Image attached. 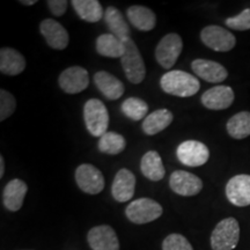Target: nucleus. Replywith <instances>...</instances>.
I'll return each instance as SVG.
<instances>
[{"instance_id": "nucleus-18", "label": "nucleus", "mask_w": 250, "mask_h": 250, "mask_svg": "<svg viewBox=\"0 0 250 250\" xmlns=\"http://www.w3.org/2000/svg\"><path fill=\"white\" fill-rule=\"evenodd\" d=\"M27 191L28 187L22 180H11L6 184L2 191V204L8 211H19L22 208Z\"/></svg>"}, {"instance_id": "nucleus-20", "label": "nucleus", "mask_w": 250, "mask_h": 250, "mask_svg": "<svg viewBox=\"0 0 250 250\" xmlns=\"http://www.w3.org/2000/svg\"><path fill=\"white\" fill-rule=\"evenodd\" d=\"M26 68V59L18 50L2 48L0 50V72L6 76H18Z\"/></svg>"}, {"instance_id": "nucleus-5", "label": "nucleus", "mask_w": 250, "mask_h": 250, "mask_svg": "<svg viewBox=\"0 0 250 250\" xmlns=\"http://www.w3.org/2000/svg\"><path fill=\"white\" fill-rule=\"evenodd\" d=\"M162 206L151 198H139L131 202L125 208V214L131 223L144 225L152 223L162 215Z\"/></svg>"}, {"instance_id": "nucleus-30", "label": "nucleus", "mask_w": 250, "mask_h": 250, "mask_svg": "<svg viewBox=\"0 0 250 250\" xmlns=\"http://www.w3.org/2000/svg\"><path fill=\"white\" fill-rule=\"evenodd\" d=\"M17 109V100L8 90H0V121L7 120Z\"/></svg>"}, {"instance_id": "nucleus-25", "label": "nucleus", "mask_w": 250, "mask_h": 250, "mask_svg": "<svg viewBox=\"0 0 250 250\" xmlns=\"http://www.w3.org/2000/svg\"><path fill=\"white\" fill-rule=\"evenodd\" d=\"M71 4L79 18L87 22H99L104 17V11L98 0H72Z\"/></svg>"}, {"instance_id": "nucleus-9", "label": "nucleus", "mask_w": 250, "mask_h": 250, "mask_svg": "<svg viewBox=\"0 0 250 250\" xmlns=\"http://www.w3.org/2000/svg\"><path fill=\"white\" fill-rule=\"evenodd\" d=\"M76 182L80 190L88 195H98L104 189V177L95 166L83 164L76 170Z\"/></svg>"}, {"instance_id": "nucleus-27", "label": "nucleus", "mask_w": 250, "mask_h": 250, "mask_svg": "<svg viewBox=\"0 0 250 250\" xmlns=\"http://www.w3.org/2000/svg\"><path fill=\"white\" fill-rule=\"evenodd\" d=\"M228 134L234 139H245L250 136V112H237L226 124Z\"/></svg>"}, {"instance_id": "nucleus-10", "label": "nucleus", "mask_w": 250, "mask_h": 250, "mask_svg": "<svg viewBox=\"0 0 250 250\" xmlns=\"http://www.w3.org/2000/svg\"><path fill=\"white\" fill-rule=\"evenodd\" d=\"M58 83L62 92L67 94H79L89 85V76L86 68L81 66L67 67L61 73Z\"/></svg>"}, {"instance_id": "nucleus-8", "label": "nucleus", "mask_w": 250, "mask_h": 250, "mask_svg": "<svg viewBox=\"0 0 250 250\" xmlns=\"http://www.w3.org/2000/svg\"><path fill=\"white\" fill-rule=\"evenodd\" d=\"M201 40L208 48L218 52L230 51L236 44V39L232 33L215 24L205 27L201 31Z\"/></svg>"}, {"instance_id": "nucleus-11", "label": "nucleus", "mask_w": 250, "mask_h": 250, "mask_svg": "<svg viewBox=\"0 0 250 250\" xmlns=\"http://www.w3.org/2000/svg\"><path fill=\"white\" fill-rule=\"evenodd\" d=\"M169 187L177 195L191 197L202 191L203 181L189 171L175 170L169 177Z\"/></svg>"}, {"instance_id": "nucleus-28", "label": "nucleus", "mask_w": 250, "mask_h": 250, "mask_svg": "<svg viewBox=\"0 0 250 250\" xmlns=\"http://www.w3.org/2000/svg\"><path fill=\"white\" fill-rule=\"evenodd\" d=\"M98 147L99 151L104 154L117 155L126 147V140L117 132H105L100 137Z\"/></svg>"}, {"instance_id": "nucleus-13", "label": "nucleus", "mask_w": 250, "mask_h": 250, "mask_svg": "<svg viewBox=\"0 0 250 250\" xmlns=\"http://www.w3.org/2000/svg\"><path fill=\"white\" fill-rule=\"evenodd\" d=\"M92 250H120V241L114 228L108 225L95 226L87 234Z\"/></svg>"}, {"instance_id": "nucleus-2", "label": "nucleus", "mask_w": 250, "mask_h": 250, "mask_svg": "<svg viewBox=\"0 0 250 250\" xmlns=\"http://www.w3.org/2000/svg\"><path fill=\"white\" fill-rule=\"evenodd\" d=\"M124 74L131 83L138 85L146 77V67L140 51L132 39L124 41V54L121 58Z\"/></svg>"}, {"instance_id": "nucleus-15", "label": "nucleus", "mask_w": 250, "mask_h": 250, "mask_svg": "<svg viewBox=\"0 0 250 250\" xmlns=\"http://www.w3.org/2000/svg\"><path fill=\"white\" fill-rule=\"evenodd\" d=\"M40 31L50 48L64 50L68 45L70 37H68L67 30L56 20H52V19L43 20L40 23Z\"/></svg>"}, {"instance_id": "nucleus-24", "label": "nucleus", "mask_w": 250, "mask_h": 250, "mask_svg": "<svg viewBox=\"0 0 250 250\" xmlns=\"http://www.w3.org/2000/svg\"><path fill=\"white\" fill-rule=\"evenodd\" d=\"M174 120L173 114L168 109H158V110L153 111L145 118L142 124V129L144 133L147 136H154L161 131L167 129L171 124Z\"/></svg>"}, {"instance_id": "nucleus-29", "label": "nucleus", "mask_w": 250, "mask_h": 250, "mask_svg": "<svg viewBox=\"0 0 250 250\" xmlns=\"http://www.w3.org/2000/svg\"><path fill=\"white\" fill-rule=\"evenodd\" d=\"M122 112L132 121H140L147 117L148 104L139 98H129L122 103Z\"/></svg>"}, {"instance_id": "nucleus-12", "label": "nucleus", "mask_w": 250, "mask_h": 250, "mask_svg": "<svg viewBox=\"0 0 250 250\" xmlns=\"http://www.w3.org/2000/svg\"><path fill=\"white\" fill-rule=\"evenodd\" d=\"M226 197L233 205L245 208L250 205V175H235L226 184Z\"/></svg>"}, {"instance_id": "nucleus-31", "label": "nucleus", "mask_w": 250, "mask_h": 250, "mask_svg": "<svg viewBox=\"0 0 250 250\" xmlns=\"http://www.w3.org/2000/svg\"><path fill=\"white\" fill-rule=\"evenodd\" d=\"M162 250H193V248L186 236L170 234L162 242Z\"/></svg>"}, {"instance_id": "nucleus-22", "label": "nucleus", "mask_w": 250, "mask_h": 250, "mask_svg": "<svg viewBox=\"0 0 250 250\" xmlns=\"http://www.w3.org/2000/svg\"><path fill=\"white\" fill-rule=\"evenodd\" d=\"M104 20L112 35L116 36L117 39L123 41V42L131 39L130 26L120 9L115 7V6H109L104 12Z\"/></svg>"}, {"instance_id": "nucleus-7", "label": "nucleus", "mask_w": 250, "mask_h": 250, "mask_svg": "<svg viewBox=\"0 0 250 250\" xmlns=\"http://www.w3.org/2000/svg\"><path fill=\"white\" fill-rule=\"evenodd\" d=\"M176 155L181 164L188 167H201L210 159V151L205 144L197 140H187L177 146Z\"/></svg>"}, {"instance_id": "nucleus-1", "label": "nucleus", "mask_w": 250, "mask_h": 250, "mask_svg": "<svg viewBox=\"0 0 250 250\" xmlns=\"http://www.w3.org/2000/svg\"><path fill=\"white\" fill-rule=\"evenodd\" d=\"M160 86L165 93L177 98H190L198 93L201 83L195 76L181 70L168 71L160 79Z\"/></svg>"}, {"instance_id": "nucleus-17", "label": "nucleus", "mask_w": 250, "mask_h": 250, "mask_svg": "<svg viewBox=\"0 0 250 250\" xmlns=\"http://www.w3.org/2000/svg\"><path fill=\"white\" fill-rule=\"evenodd\" d=\"M136 189V176L132 171L122 168L117 171L111 186V193L115 201L125 203L132 199Z\"/></svg>"}, {"instance_id": "nucleus-16", "label": "nucleus", "mask_w": 250, "mask_h": 250, "mask_svg": "<svg viewBox=\"0 0 250 250\" xmlns=\"http://www.w3.org/2000/svg\"><path fill=\"white\" fill-rule=\"evenodd\" d=\"M191 68L197 77L212 83H223L227 79L228 72L220 62L208 59H195L191 62Z\"/></svg>"}, {"instance_id": "nucleus-32", "label": "nucleus", "mask_w": 250, "mask_h": 250, "mask_svg": "<svg viewBox=\"0 0 250 250\" xmlns=\"http://www.w3.org/2000/svg\"><path fill=\"white\" fill-rule=\"evenodd\" d=\"M226 26L230 29L234 30H249L250 29V8L243 9L240 14L235 15V17L228 18L225 21Z\"/></svg>"}, {"instance_id": "nucleus-23", "label": "nucleus", "mask_w": 250, "mask_h": 250, "mask_svg": "<svg viewBox=\"0 0 250 250\" xmlns=\"http://www.w3.org/2000/svg\"><path fill=\"white\" fill-rule=\"evenodd\" d=\"M140 170L146 179L153 182H159L166 175L164 162L156 151H148L143 155L140 161Z\"/></svg>"}, {"instance_id": "nucleus-19", "label": "nucleus", "mask_w": 250, "mask_h": 250, "mask_svg": "<svg viewBox=\"0 0 250 250\" xmlns=\"http://www.w3.org/2000/svg\"><path fill=\"white\" fill-rule=\"evenodd\" d=\"M94 83L108 100H118L124 94L123 83L107 71H99L94 74Z\"/></svg>"}, {"instance_id": "nucleus-35", "label": "nucleus", "mask_w": 250, "mask_h": 250, "mask_svg": "<svg viewBox=\"0 0 250 250\" xmlns=\"http://www.w3.org/2000/svg\"><path fill=\"white\" fill-rule=\"evenodd\" d=\"M21 4L22 5H26V6H33L36 4V0H21Z\"/></svg>"}, {"instance_id": "nucleus-4", "label": "nucleus", "mask_w": 250, "mask_h": 250, "mask_svg": "<svg viewBox=\"0 0 250 250\" xmlns=\"http://www.w3.org/2000/svg\"><path fill=\"white\" fill-rule=\"evenodd\" d=\"M240 240V225L235 218H226L214 227L211 234L212 250H233Z\"/></svg>"}, {"instance_id": "nucleus-26", "label": "nucleus", "mask_w": 250, "mask_h": 250, "mask_svg": "<svg viewBox=\"0 0 250 250\" xmlns=\"http://www.w3.org/2000/svg\"><path fill=\"white\" fill-rule=\"evenodd\" d=\"M96 51L108 58H122L124 54V42L112 34H103L96 39Z\"/></svg>"}, {"instance_id": "nucleus-21", "label": "nucleus", "mask_w": 250, "mask_h": 250, "mask_svg": "<svg viewBox=\"0 0 250 250\" xmlns=\"http://www.w3.org/2000/svg\"><path fill=\"white\" fill-rule=\"evenodd\" d=\"M127 19L134 28L140 31L153 30L156 26L155 13L148 7L140 5H133L127 8Z\"/></svg>"}, {"instance_id": "nucleus-3", "label": "nucleus", "mask_w": 250, "mask_h": 250, "mask_svg": "<svg viewBox=\"0 0 250 250\" xmlns=\"http://www.w3.org/2000/svg\"><path fill=\"white\" fill-rule=\"evenodd\" d=\"M86 129L94 137H102L109 126V112L101 100L90 99L83 107Z\"/></svg>"}, {"instance_id": "nucleus-33", "label": "nucleus", "mask_w": 250, "mask_h": 250, "mask_svg": "<svg viewBox=\"0 0 250 250\" xmlns=\"http://www.w3.org/2000/svg\"><path fill=\"white\" fill-rule=\"evenodd\" d=\"M46 4L55 17H62L67 11L68 2L66 0H48Z\"/></svg>"}, {"instance_id": "nucleus-6", "label": "nucleus", "mask_w": 250, "mask_h": 250, "mask_svg": "<svg viewBox=\"0 0 250 250\" xmlns=\"http://www.w3.org/2000/svg\"><path fill=\"white\" fill-rule=\"evenodd\" d=\"M183 49V41L175 33L162 37L155 48V58L166 70H169L179 59Z\"/></svg>"}, {"instance_id": "nucleus-14", "label": "nucleus", "mask_w": 250, "mask_h": 250, "mask_svg": "<svg viewBox=\"0 0 250 250\" xmlns=\"http://www.w3.org/2000/svg\"><path fill=\"white\" fill-rule=\"evenodd\" d=\"M235 94L229 86H214L202 95L201 101L210 110H224L233 104Z\"/></svg>"}, {"instance_id": "nucleus-34", "label": "nucleus", "mask_w": 250, "mask_h": 250, "mask_svg": "<svg viewBox=\"0 0 250 250\" xmlns=\"http://www.w3.org/2000/svg\"><path fill=\"white\" fill-rule=\"evenodd\" d=\"M5 174V160H4V156H0V177L4 176Z\"/></svg>"}]
</instances>
